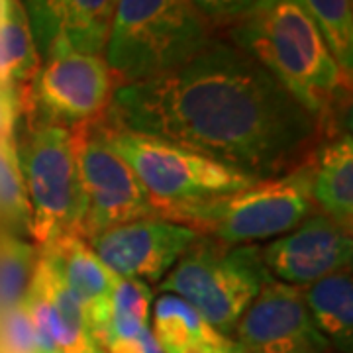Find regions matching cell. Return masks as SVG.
Instances as JSON below:
<instances>
[{"instance_id":"6da1fadb","label":"cell","mask_w":353,"mask_h":353,"mask_svg":"<svg viewBox=\"0 0 353 353\" xmlns=\"http://www.w3.org/2000/svg\"><path fill=\"white\" fill-rule=\"evenodd\" d=\"M108 128L176 143L255 181L299 167L318 120L255 63L224 41L190 61L114 88Z\"/></svg>"},{"instance_id":"7a4b0ae2","label":"cell","mask_w":353,"mask_h":353,"mask_svg":"<svg viewBox=\"0 0 353 353\" xmlns=\"http://www.w3.org/2000/svg\"><path fill=\"white\" fill-rule=\"evenodd\" d=\"M232 28L234 46L263 67L322 124L343 99L350 79L301 0H257Z\"/></svg>"},{"instance_id":"3957f363","label":"cell","mask_w":353,"mask_h":353,"mask_svg":"<svg viewBox=\"0 0 353 353\" xmlns=\"http://www.w3.org/2000/svg\"><path fill=\"white\" fill-rule=\"evenodd\" d=\"M312 161L230 194L165 206L157 216L228 245L277 240L314 212Z\"/></svg>"},{"instance_id":"277c9868","label":"cell","mask_w":353,"mask_h":353,"mask_svg":"<svg viewBox=\"0 0 353 353\" xmlns=\"http://www.w3.org/2000/svg\"><path fill=\"white\" fill-rule=\"evenodd\" d=\"M210 41L208 20L190 0H118L102 57L128 85L173 71Z\"/></svg>"},{"instance_id":"5b68a950","label":"cell","mask_w":353,"mask_h":353,"mask_svg":"<svg viewBox=\"0 0 353 353\" xmlns=\"http://www.w3.org/2000/svg\"><path fill=\"white\" fill-rule=\"evenodd\" d=\"M269 279L259 245H228L199 236L157 287L187 301L218 334L230 338Z\"/></svg>"},{"instance_id":"8992f818","label":"cell","mask_w":353,"mask_h":353,"mask_svg":"<svg viewBox=\"0 0 353 353\" xmlns=\"http://www.w3.org/2000/svg\"><path fill=\"white\" fill-rule=\"evenodd\" d=\"M20 157L30 204V236L38 252L65 236H81L83 192L71 128L39 120L30 130Z\"/></svg>"},{"instance_id":"52a82bcc","label":"cell","mask_w":353,"mask_h":353,"mask_svg":"<svg viewBox=\"0 0 353 353\" xmlns=\"http://www.w3.org/2000/svg\"><path fill=\"white\" fill-rule=\"evenodd\" d=\"M106 141L138 176L157 210L230 194L257 183L165 139L106 126Z\"/></svg>"},{"instance_id":"ba28073f","label":"cell","mask_w":353,"mask_h":353,"mask_svg":"<svg viewBox=\"0 0 353 353\" xmlns=\"http://www.w3.org/2000/svg\"><path fill=\"white\" fill-rule=\"evenodd\" d=\"M79 183L83 192L81 238L92 240L114 226L157 216L148 190L106 141L99 120L71 128Z\"/></svg>"},{"instance_id":"9c48e42d","label":"cell","mask_w":353,"mask_h":353,"mask_svg":"<svg viewBox=\"0 0 353 353\" xmlns=\"http://www.w3.org/2000/svg\"><path fill=\"white\" fill-rule=\"evenodd\" d=\"M112 92V73L102 55L59 51L38 69L32 101L41 122L73 128L106 114Z\"/></svg>"},{"instance_id":"30bf717a","label":"cell","mask_w":353,"mask_h":353,"mask_svg":"<svg viewBox=\"0 0 353 353\" xmlns=\"http://www.w3.org/2000/svg\"><path fill=\"white\" fill-rule=\"evenodd\" d=\"M243 353H334L318 332L303 289L269 279L236 324Z\"/></svg>"},{"instance_id":"8fae6325","label":"cell","mask_w":353,"mask_h":353,"mask_svg":"<svg viewBox=\"0 0 353 353\" xmlns=\"http://www.w3.org/2000/svg\"><path fill=\"white\" fill-rule=\"evenodd\" d=\"M199 234L161 216L114 226L88 240L108 271L120 277L159 285Z\"/></svg>"},{"instance_id":"7c38bea8","label":"cell","mask_w":353,"mask_h":353,"mask_svg":"<svg viewBox=\"0 0 353 353\" xmlns=\"http://www.w3.org/2000/svg\"><path fill=\"white\" fill-rule=\"evenodd\" d=\"M271 279L304 289L332 273L352 267V228L312 212L301 226L261 248Z\"/></svg>"},{"instance_id":"4fadbf2b","label":"cell","mask_w":353,"mask_h":353,"mask_svg":"<svg viewBox=\"0 0 353 353\" xmlns=\"http://www.w3.org/2000/svg\"><path fill=\"white\" fill-rule=\"evenodd\" d=\"M118 0H26L38 53L104 55Z\"/></svg>"},{"instance_id":"5bb4252c","label":"cell","mask_w":353,"mask_h":353,"mask_svg":"<svg viewBox=\"0 0 353 353\" xmlns=\"http://www.w3.org/2000/svg\"><path fill=\"white\" fill-rule=\"evenodd\" d=\"M39 255L50 259L61 281L83 303L87 310L88 328L92 334V328L106 314L112 289V271L106 269L90 243L77 234L55 241L50 250L39 252Z\"/></svg>"},{"instance_id":"9a60e30c","label":"cell","mask_w":353,"mask_h":353,"mask_svg":"<svg viewBox=\"0 0 353 353\" xmlns=\"http://www.w3.org/2000/svg\"><path fill=\"white\" fill-rule=\"evenodd\" d=\"M312 201L322 214L352 228L353 138L343 132L330 139L312 161Z\"/></svg>"},{"instance_id":"2e32d148","label":"cell","mask_w":353,"mask_h":353,"mask_svg":"<svg viewBox=\"0 0 353 353\" xmlns=\"http://www.w3.org/2000/svg\"><path fill=\"white\" fill-rule=\"evenodd\" d=\"M304 303L318 332L336 353L353 347V279L352 267L304 287Z\"/></svg>"},{"instance_id":"e0dca14e","label":"cell","mask_w":353,"mask_h":353,"mask_svg":"<svg viewBox=\"0 0 353 353\" xmlns=\"http://www.w3.org/2000/svg\"><path fill=\"white\" fill-rule=\"evenodd\" d=\"M153 334L165 353H196L228 338L218 334L187 301L163 292L153 306Z\"/></svg>"},{"instance_id":"ac0fdd59","label":"cell","mask_w":353,"mask_h":353,"mask_svg":"<svg viewBox=\"0 0 353 353\" xmlns=\"http://www.w3.org/2000/svg\"><path fill=\"white\" fill-rule=\"evenodd\" d=\"M38 48L20 0H0V87L34 79Z\"/></svg>"},{"instance_id":"d6986e66","label":"cell","mask_w":353,"mask_h":353,"mask_svg":"<svg viewBox=\"0 0 353 353\" xmlns=\"http://www.w3.org/2000/svg\"><path fill=\"white\" fill-rule=\"evenodd\" d=\"M328 43L345 79L353 71V12L352 0H301Z\"/></svg>"},{"instance_id":"ffe728a7","label":"cell","mask_w":353,"mask_h":353,"mask_svg":"<svg viewBox=\"0 0 353 353\" xmlns=\"http://www.w3.org/2000/svg\"><path fill=\"white\" fill-rule=\"evenodd\" d=\"M38 259L36 245L14 236H0V312L24 303Z\"/></svg>"},{"instance_id":"44dd1931","label":"cell","mask_w":353,"mask_h":353,"mask_svg":"<svg viewBox=\"0 0 353 353\" xmlns=\"http://www.w3.org/2000/svg\"><path fill=\"white\" fill-rule=\"evenodd\" d=\"M0 218L14 228L30 230V204L12 136L0 138Z\"/></svg>"},{"instance_id":"7402d4cb","label":"cell","mask_w":353,"mask_h":353,"mask_svg":"<svg viewBox=\"0 0 353 353\" xmlns=\"http://www.w3.org/2000/svg\"><path fill=\"white\" fill-rule=\"evenodd\" d=\"M152 301L153 290L150 285H145L143 281L120 277V275L112 273V289H110V296H108L106 314L110 312V314L134 316L141 322H150Z\"/></svg>"},{"instance_id":"603a6c76","label":"cell","mask_w":353,"mask_h":353,"mask_svg":"<svg viewBox=\"0 0 353 353\" xmlns=\"http://www.w3.org/2000/svg\"><path fill=\"white\" fill-rule=\"evenodd\" d=\"M0 353H41L24 304L0 312Z\"/></svg>"},{"instance_id":"cb8c5ba5","label":"cell","mask_w":353,"mask_h":353,"mask_svg":"<svg viewBox=\"0 0 353 353\" xmlns=\"http://www.w3.org/2000/svg\"><path fill=\"white\" fill-rule=\"evenodd\" d=\"M206 20H236L257 0H190Z\"/></svg>"},{"instance_id":"d4e9b609","label":"cell","mask_w":353,"mask_h":353,"mask_svg":"<svg viewBox=\"0 0 353 353\" xmlns=\"http://www.w3.org/2000/svg\"><path fill=\"white\" fill-rule=\"evenodd\" d=\"M104 353H165L161 343L157 341L152 328H143L138 336L130 340L114 341L108 347H104Z\"/></svg>"},{"instance_id":"484cf974","label":"cell","mask_w":353,"mask_h":353,"mask_svg":"<svg viewBox=\"0 0 353 353\" xmlns=\"http://www.w3.org/2000/svg\"><path fill=\"white\" fill-rule=\"evenodd\" d=\"M14 120H16V99L8 88L0 90V138L12 136Z\"/></svg>"},{"instance_id":"4316f807","label":"cell","mask_w":353,"mask_h":353,"mask_svg":"<svg viewBox=\"0 0 353 353\" xmlns=\"http://www.w3.org/2000/svg\"><path fill=\"white\" fill-rule=\"evenodd\" d=\"M196 353H243V352H241L240 345L232 340V338H224L220 343H214V345H210V347H204V350H201V352H196Z\"/></svg>"},{"instance_id":"83f0119b","label":"cell","mask_w":353,"mask_h":353,"mask_svg":"<svg viewBox=\"0 0 353 353\" xmlns=\"http://www.w3.org/2000/svg\"><path fill=\"white\" fill-rule=\"evenodd\" d=\"M97 353H104V352H102V350H101V352H97Z\"/></svg>"}]
</instances>
